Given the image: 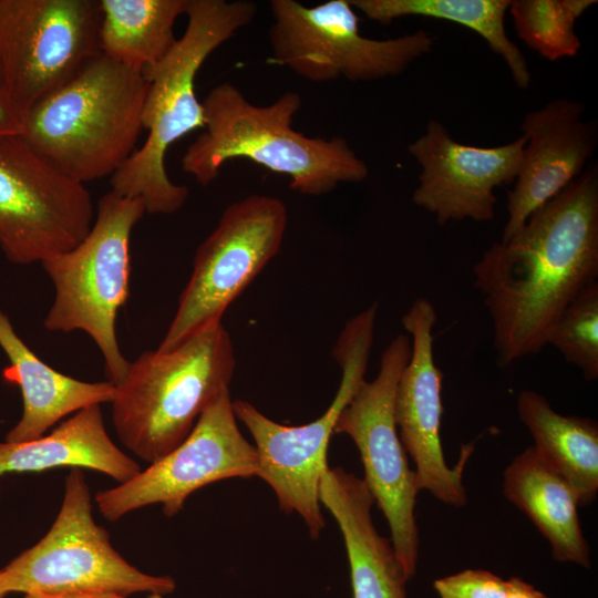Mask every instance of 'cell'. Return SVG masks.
I'll list each match as a JSON object with an SVG mask.
<instances>
[{
	"label": "cell",
	"mask_w": 598,
	"mask_h": 598,
	"mask_svg": "<svg viewBox=\"0 0 598 598\" xmlns=\"http://www.w3.org/2000/svg\"><path fill=\"white\" fill-rule=\"evenodd\" d=\"M497 363L538 353L571 301L598 277V172L590 165L474 265Z\"/></svg>",
	"instance_id": "cell-1"
},
{
	"label": "cell",
	"mask_w": 598,
	"mask_h": 598,
	"mask_svg": "<svg viewBox=\"0 0 598 598\" xmlns=\"http://www.w3.org/2000/svg\"><path fill=\"white\" fill-rule=\"evenodd\" d=\"M204 131L189 144L182 168L200 185L212 184L226 162L247 158L290 179L303 195L320 196L342 183H361L369 167L348 141L307 136L292 126L302 100L287 91L274 103L252 104L234 84L224 82L204 99Z\"/></svg>",
	"instance_id": "cell-2"
},
{
	"label": "cell",
	"mask_w": 598,
	"mask_h": 598,
	"mask_svg": "<svg viewBox=\"0 0 598 598\" xmlns=\"http://www.w3.org/2000/svg\"><path fill=\"white\" fill-rule=\"evenodd\" d=\"M187 25L168 54L144 71L147 90L142 112L144 144L111 176V189L141 198L147 214H173L189 190L167 175L165 156L178 140L205 127L203 103L195 91L196 75L208 59L257 14L247 0H187Z\"/></svg>",
	"instance_id": "cell-3"
},
{
	"label": "cell",
	"mask_w": 598,
	"mask_h": 598,
	"mask_svg": "<svg viewBox=\"0 0 598 598\" xmlns=\"http://www.w3.org/2000/svg\"><path fill=\"white\" fill-rule=\"evenodd\" d=\"M146 90L143 71L100 51L25 113L20 135L75 181L111 177L137 148Z\"/></svg>",
	"instance_id": "cell-4"
},
{
	"label": "cell",
	"mask_w": 598,
	"mask_h": 598,
	"mask_svg": "<svg viewBox=\"0 0 598 598\" xmlns=\"http://www.w3.org/2000/svg\"><path fill=\"white\" fill-rule=\"evenodd\" d=\"M235 368L233 341L221 323L171 349L142 352L114 385L112 421L121 443L147 463L161 458L229 390Z\"/></svg>",
	"instance_id": "cell-5"
},
{
	"label": "cell",
	"mask_w": 598,
	"mask_h": 598,
	"mask_svg": "<svg viewBox=\"0 0 598 598\" xmlns=\"http://www.w3.org/2000/svg\"><path fill=\"white\" fill-rule=\"evenodd\" d=\"M146 213L141 198L105 193L89 234L42 267L54 287L43 326L52 332L84 331L97 346L107 381L118 383L130 361L116 338V317L130 296V240Z\"/></svg>",
	"instance_id": "cell-6"
},
{
	"label": "cell",
	"mask_w": 598,
	"mask_h": 598,
	"mask_svg": "<svg viewBox=\"0 0 598 598\" xmlns=\"http://www.w3.org/2000/svg\"><path fill=\"white\" fill-rule=\"evenodd\" d=\"M378 305L351 317L343 326L332 355L341 369L338 391L328 409L301 425L280 424L245 400L233 401L235 416L249 431L258 455L257 477L276 494L280 509L296 513L313 539L326 523L319 488L329 468L328 446L337 421L365 380L373 346Z\"/></svg>",
	"instance_id": "cell-7"
},
{
	"label": "cell",
	"mask_w": 598,
	"mask_h": 598,
	"mask_svg": "<svg viewBox=\"0 0 598 598\" xmlns=\"http://www.w3.org/2000/svg\"><path fill=\"white\" fill-rule=\"evenodd\" d=\"M169 576L141 571L112 546L106 529L92 515V498L82 470L65 477L59 513L47 534L0 569V594L102 591L128 596L169 595Z\"/></svg>",
	"instance_id": "cell-8"
},
{
	"label": "cell",
	"mask_w": 598,
	"mask_h": 598,
	"mask_svg": "<svg viewBox=\"0 0 598 598\" xmlns=\"http://www.w3.org/2000/svg\"><path fill=\"white\" fill-rule=\"evenodd\" d=\"M269 7L274 20L268 32L270 61L311 82L395 76L434 44V38L424 30L384 40L363 37L349 0L315 7L272 0Z\"/></svg>",
	"instance_id": "cell-9"
},
{
	"label": "cell",
	"mask_w": 598,
	"mask_h": 598,
	"mask_svg": "<svg viewBox=\"0 0 598 598\" xmlns=\"http://www.w3.org/2000/svg\"><path fill=\"white\" fill-rule=\"evenodd\" d=\"M285 203L249 195L228 205L198 246L190 277L159 350L216 324L233 301L279 251L287 228Z\"/></svg>",
	"instance_id": "cell-10"
},
{
	"label": "cell",
	"mask_w": 598,
	"mask_h": 598,
	"mask_svg": "<svg viewBox=\"0 0 598 598\" xmlns=\"http://www.w3.org/2000/svg\"><path fill=\"white\" fill-rule=\"evenodd\" d=\"M410 354V336L394 337L381 355L377 377L360 384L334 427V433L347 434L358 447L363 481L389 524L390 539L409 579L415 575L419 558L414 508L420 489L398 433L394 398Z\"/></svg>",
	"instance_id": "cell-11"
},
{
	"label": "cell",
	"mask_w": 598,
	"mask_h": 598,
	"mask_svg": "<svg viewBox=\"0 0 598 598\" xmlns=\"http://www.w3.org/2000/svg\"><path fill=\"white\" fill-rule=\"evenodd\" d=\"M95 218L83 183L62 173L20 134L0 136V248L16 265L65 252Z\"/></svg>",
	"instance_id": "cell-12"
},
{
	"label": "cell",
	"mask_w": 598,
	"mask_h": 598,
	"mask_svg": "<svg viewBox=\"0 0 598 598\" xmlns=\"http://www.w3.org/2000/svg\"><path fill=\"white\" fill-rule=\"evenodd\" d=\"M97 0H0V83L23 118L100 52Z\"/></svg>",
	"instance_id": "cell-13"
},
{
	"label": "cell",
	"mask_w": 598,
	"mask_h": 598,
	"mask_svg": "<svg viewBox=\"0 0 598 598\" xmlns=\"http://www.w3.org/2000/svg\"><path fill=\"white\" fill-rule=\"evenodd\" d=\"M257 471V451L237 425L228 390L200 414L182 443L131 480L97 492L95 503L110 522L156 504L173 517L197 489L223 480L250 478Z\"/></svg>",
	"instance_id": "cell-14"
},
{
	"label": "cell",
	"mask_w": 598,
	"mask_h": 598,
	"mask_svg": "<svg viewBox=\"0 0 598 598\" xmlns=\"http://www.w3.org/2000/svg\"><path fill=\"white\" fill-rule=\"evenodd\" d=\"M436 320L435 307L426 298H417L402 317L411 354L398 382L394 419L404 451L415 464L417 488L460 507L466 504L462 477L473 446H463L454 467L446 465L440 437L443 373L433 351Z\"/></svg>",
	"instance_id": "cell-15"
},
{
	"label": "cell",
	"mask_w": 598,
	"mask_h": 598,
	"mask_svg": "<svg viewBox=\"0 0 598 598\" xmlns=\"http://www.w3.org/2000/svg\"><path fill=\"white\" fill-rule=\"evenodd\" d=\"M526 137L494 147L465 145L454 141L437 120L408 146L421 166L412 202L435 216L440 225L494 218V189L515 181Z\"/></svg>",
	"instance_id": "cell-16"
},
{
	"label": "cell",
	"mask_w": 598,
	"mask_h": 598,
	"mask_svg": "<svg viewBox=\"0 0 598 598\" xmlns=\"http://www.w3.org/2000/svg\"><path fill=\"white\" fill-rule=\"evenodd\" d=\"M585 105L557 99L526 113V137L514 187L507 193V214L501 243L513 238L528 217L559 194L587 167L597 143V125L582 120Z\"/></svg>",
	"instance_id": "cell-17"
},
{
	"label": "cell",
	"mask_w": 598,
	"mask_h": 598,
	"mask_svg": "<svg viewBox=\"0 0 598 598\" xmlns=\"http://www.w3.org/2000/svg\"><path fill=\"white\" fill-rule=\"evenodd\" d=\"M319 499L342 534L353 598H406L409 578L391 539L374 526V498L363 478L329 467L320 483Z\"/></svg>",
	"instance_id": "cell-18"
},
{
	"label": "cell",
	"mask_w": 598,
	"mask_h": 598,
	"mask_svg": "<svg viewBox=\"0 0 598 598\" xmlns=\"http://www.w3.org/2000/svg\"><path fill=\"white\" fill-rule=\"evenodd\" d=\"M0 347L9 360L4 381L19 386L22 414L6 441L38 439L66 416L91 405L111 403L115 386L109 382H87L63 374L43 362L18 336L0 309Z\"/></svg>",
	"instance_id": "cell-19"
},
{
	"label": "cell",
	"mask_w": 598,
	"mask_h": 598,
	"mask_svg": "<svg viewBox=\"0 0 598 598\" xmlns=\"http://www.w3.org/2000/svg\"><path fill=\"white\" fill-rule=\"evenodd\" d=\"M59 467L97 471L118 484L141 471L109 436L99 404L75 412L47 435L25 442H0V477Z\"/></svg>",
	"instance_id": "cell-20"
},
{
	"label": "cell",
	"mask_w": 598,
	"mask_h": 598,
	"mask_svg": "<svg viewBox=\"0 0 598 598\" xmlns=\"http://www.w3.org/2000/svg\"><path fill=\"white\" fill-rule=\"evenodd\" d=\"M505 497L525 513L550 544L553 558L590 566L589 545L570 485L533 447L519 453L504 472Z\"/></svg>",
	"instance_id": "cell-21"
},
{
	"label": "cell",
	"mask_w": 598,
	"mask_h": 598,
	"mask_svg": "<svg viewBox=\"0 0 598 598\" xmlns=\"http://www.w3.org/2000/svg\"><path fill=\"white\" fill-rule=\"evenodd\" d=\"M517 412L534 439V448L575 492L578 505L598 492V424L589 417L561 415L539 393L523 390Z\"/></svg>",
	"instance_id": "cell-22"
},
{
	"label": "cell",
	"mask_w": 598,
	"mask_h": 598,
	"mask_svg": "<svg viewBox=\"0 0 598 598\" xmlns=\"http://www.w3.org/2000/svg\"><path fill=\"white\" fill-rule=\"evenodd\" d=\"M100 51L140 71L162 61L177 39L174 27L187 0H99Z\"/></svg>",
	"instance_id": "cell-23"
},
{
	"label": "cell",
	"mask_w": 598,
	"mask_h": 598,
	"mask_svg": "<svg viewBox=\"0 0 598 598\" xmlns=\"http://www.w3.org/2000/svg\"><path fill=\"white\" fill-rule=\"evenodd\" d=\"M369 19L381 24L421 16L454 22L478 34L506 63L515 84L527 89L530 72L519 48L508 38L505 14L511 0H349Z\"/></svg>",
	"instance_id": "cell-24"
},
{
	"label": "cell",
	"mask_w": 598,
	"mask_h": 598,
	"mask_svg": "<svg viewBox=\"0 0 598 598\" xmlns=\"http://www.w3.org/2000/svg\"><path fill=\"white\" fill-rule=\"evenodd\" d=\"M596 0H514L508 12L518 38L542 58L557 61L578 54L575 24Z\"/></svg>",
	"instance_id": "cell-25"
},
{
	"label": "cell",
	"mask_w": 598,
	"mask_h": 598,
	"mask_svg": "<svg viewBox=\"0 0 598 598\" xmlns=\"http://www.w3.org/2000/svg\"><path fill=\"white\" fill-rule=\"evenodd\" d=\"M547 344L577 367L585 380L598 379V282L582 290L565 309Z\"/></svg>",
	"instance_id": "cell-26"
},
{
	"label": "cell",
	"mask_w": 598,
	"mask_h": 598,
	"mask_svg": "<svg viewBox=\"0 0 598 598\" xmlns=\"http://www.w3.org/2000/svg\"><path fill=\"white\" fill-rule=\"evenodd\" d=\"M440 598H507V580L482 569H466L433 584Z\"/></svg>",
	"instance_id": "cell-27"
},
{
	"label": "cell",
	"mask_w": 598,
	"mask_h": 598,
	"mask_svg": "<svg viewBox=\"0 0 598 598\" xmlns=\"http://www.w3.org/2000/svg\"><path fill=\"white\" fill-rule=\"evenodd\" d=\"M22 133V118L9 102L0 83V136Z\"/></svg>",
	"instance_id": "cell-28"
},
{
	"label": "cell",
	"mask_w": 598,
	"mask_h": 598,
	"mask_svg": "<svg viewBox=\"0 0 598 598\" xmlns=\"http://www.w3.org/2000/svg\"><path fill=\"white\" fill-rule=\"evenodd\" d=\"M23 598H126L113 592L102 591H62L51 594H27Z\"/></svg>",
	"instance_id": "cell-29"
},
{
	"label": "cell",
	"mask_w": 598,
	"mask_h": 598,
	"mask_svg": "<svg viewBox=\"0 0 598 598\" xmlns=\"http://www.w3.org/2000/svg\"><path fill=\"white\" fill-rule=\"evenodd\" d=\"M507 585V598H547L543 592L536 590L532 585L518 577L509 578Z\"/></svg>",
	"instance_id": "cell-30"
},
{
	"label": "cell",
	"mask_w": 598,
	"mask_h": 598,
	"mask_svg": "<svg viewBox=\"0 0 598 598\" xmlns=\"http://www.w3.org/2000/svg\"><path fill=\"white\" fill-rule=\"evenodd\" d=\"M147 598H164V596L158 594H150Z\"/></svg>",
	"instance_id": "cell-31"
},
{
	"label": "cell",
	"mask_w": 598,
	"mask_h": 598,
	"mask_svg": "<svg viewBox=\"0 0 598 598\" xmlns=\"http://www.w3.org/2000/svg\"><path fill=\"white\" fill-rule=\"evenodd\" d=\"M4 597H6V596H3V595L0 594V598H4Z\"/></svg>",
	"instance_id": "cell-32"
}]
</instances>
